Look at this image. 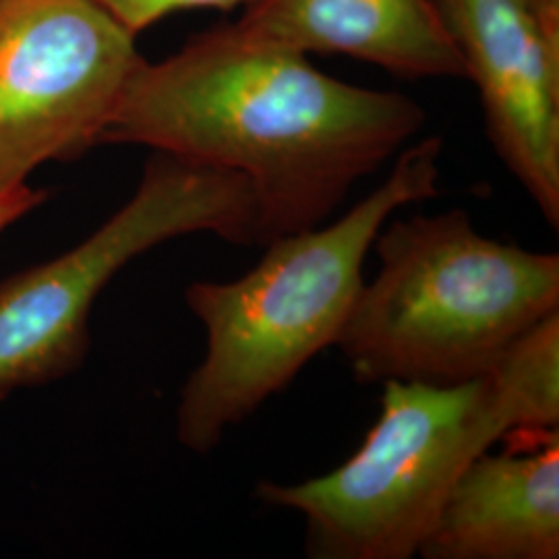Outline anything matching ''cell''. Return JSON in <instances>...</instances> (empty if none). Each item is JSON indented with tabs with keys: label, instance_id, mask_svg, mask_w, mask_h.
I'll list each match as a JSON object with an SVG mask.
<instances>
[{
	"label": "cell",
	"instance_id": "1",
	"mask_svg": "<svg viewBox=\"0 0 559 559\" xmlns=\"http://www.w3.org/2000/svg\"><path fill=\"white\" fill-rule=\"evenodd\" d=\"M425 119L411 96L330 78L307 55L222 25L160 62L141 59L100 143L237 173L253 193L263 247L332 221Z\"/></svg>",
	"mask_w": 559,
	"mask_h": 559
},
{
	"label": "cell",
	"instance_id": "2",
	"mask_svg": "<svg viewBox=\"0 0 559 559\" xmlns=\"http://www.w3.org/2000/svg\"><path fill=\"white\" fill-rule=\"evenodd\" d=\"M359 450L300 483L261 480L255 498L305 519L311 559H411L464 471L519 431L559 429V311L477 380L385 381Z\"/></svg>",
	"mask_w": 559,
	"mask_h": 559
},
{
	"label": "cell",
	"instance_id": "3",
	"mask_svg": "<svg viewBox=\"0 0 559 559\" xmlns=\"http://www.w3.org/2000/svg\"><path fill=\"white\" fill-rule=\"evenodd\" d=\"M441 152V138L408 143L380 187L344 216L270 240L240 278L187 286L185 302L205 330V355L180 392L177 436L185 448L210 454L338 344L383 224L440 195Z\"/></svg>",
	"mask_w": 559,
	"mask_h": 559
},
{
	"label": "cell",
	"instance_id": "4",
	"mask_svg": "<svg viewBox=\"0 0 559 559\" xmlns=\"http://www.w3.org/2000/svg\"><path fill=\"white\" fill-rule=\"evenodd\" d=\"M340 334L359 383L450 385L489 373L559 311V255L480 235L466 210L385 222Z\"/></svg>",
	"mask_w": 559,
	"mask_h": 559
},
{
	"label": "cell",
	"instance_id": "5",
	"mask_svg": "<svg viewBox=\"0 0 559 559\" xmlns=\"http://www.w3.org/2000/svg\"><path fill=\"white\" fill-rule=\"evenodd\" d=\"M201 233L261 247L247 180L154 152L133 198L96 233L0 284V399L75 371L90 348V311L108 282L162 242Z\"/></svg>",
	"mask_w": 559,
	"mask_h": 559
},
{
	"label": "cell",
	"instance_id": "6",
	"mask_svg": "<svg viewBox=\"0 0 559 559\" xmlns=\"http://www.w3.org/2000/svg\"><path fill=\"white\" fill-rule=\"evenodd\" d=\"M140 60L98 0H0V191L100 145Z\"/></svg>",
	"mask_w": 559,
	"mask_h": 559
},
{
	"label": "cell",
	"instance_id": "7",
	"mask_svg": "<svg viewBox=\"0 0 559 559\" xmlns=\"http://www.w3.org/2000/svg\"><path fill=\"white\" fill-rule=\"evenodd\" d=\"M459 48L464 78L479 90L487 138L559 226V41L528 0H433Z\"/></svg>",
	"mask_w": 559,
	"mask_h": 559
},
{
	"label": "cell",
	"instance_id": "8",
	"mask_svg": "<svg viewBox=\"0 0 559 559\" xmlns=\"http://www.w3.org/2000/svg\"><path fill=\"white\" fill-rule=\"evenodd\" d=\"M524 440L483 452L464 471L417 556L559 558V429L526 431Z\"/></svg>",
	"mask_w": 559,
	"mask_h": 559
},
{
	"label": "cell",
	"instance_id": "9",
	"mask_svg": "<svg viewBox=\"0 0 559 559\" xmlns=\"http://www.w3.org/2000/svg\"><path fill=\"white\" fill-rule=\"evenodd\" d=\"M230 25L245 40L344 55L399 78H464L433 0H253Z\"/></svg>",
	"mask_w": 559,
	"mask_h": 559
},
{
	"label": "cell",
	"instance_id": "10",
	"mask_svg": "<svg viewBox=\"0 0 559 559\" xmlns=\"http://www.w3.org/2000/svg\"><path fill=\"white\" fill-rule=\"evenodd\" d=\"M133 36L180 9H235L253 0H98Z\"/></svg>",
	"mask_w": 559,
	"mask_h": 559
},
{
	"label": "cell",
	"instance_id": "11",
	"mask_svg": "<svg viewBox=\"0 0 559 559\" xmlns=\"http://www.w3.org/2000/svg\"><path fill=\"white\" fill-rule=\"evenodd\" d=\"M46 198L44 191L29 189L25 182L13 189L0 191V233L9 228L13 222L20 221L29 210L38 207Z\"/></svg>",
	"mask_w": 559,
	"mask_h": 559
},
{
	"label": "cell",
	"instance_id": "12",
	"mask_svg": "<svg viewBox=\"0 0 559 559\" xmlns=\"http://www.w3.org/2000/svg\"><path fill=\"white\" fill-rule=\"evenodd\" d=\"M528 4L533 7L551 40L559 41V0H528Z\"/></svg>",
	"mask_w": 559,
	"mask_h": 559
}]
</instances>
